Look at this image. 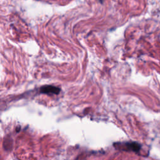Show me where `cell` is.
<instances>
[{
    "instance_id": "obj_1",
    "label": "cell",
    "mask_w": 160,
    "mask_h": 160,
    "mask_svg": "<svg viewBox=\"0 0 160 160\" xmlns=\"http://www.w3.org/2000/svg\"><path fill=\"white\" fill-rule=\"evenodd\" d=\"M119 149L125 151H132L134 152H138L141 149V145L136 142L125 143L124 144H119Z\"/></svg>"
},
{
    "instance_id": "obj_2",
    "label": "cell",
    "mask_w": 160,
    "mask_h": 160,
    "mask_svg": "<svg viewBox=\"0 0 160 160\" xmlns=\"http://www.w3.org/2000/svg\"><path fill=\"white\" fill-rule=\"evenodd\" d=\"M61 89L59 88L52 85H45L43 86L40 88V93L43 94H58Z\"/></svg>"
}]
</instances>
